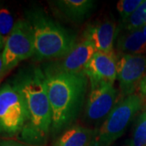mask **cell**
<instances>
[{
    "label": "cell",
    "mask_w": 146,
    "mask_h": 146,
    "mask_svg": "<svg viewBox=\"0 0 146 146\" xmlns=\"http://www.w3.org/2000/svg\"><path fill=\"white\" fill-rule=\"evenodd\" d=\"M118 33L119 29L115 21L104 20L86 27L82 38L91 43L97 51L111 52L114 50Z\"/></svg>",
    "instance_id": "30bf717a"
},
{
    "label": "cell",
    "mask_w": 146,
    "mask_h": 146,
    "mask_svg": "<svg viewBox=\"0 0 146 146\" xmlns=\"http://www.w3.org/2000/svg\"><path fill=\"white\" fill-rule=\"evenodd\" d=\"M122 146H133V145H132V143H131V141H127L126 144H124Z\"/></svg>",
    "instance_id": "603a6c76"
},
{
    "label": "cell",
    "mask_w": 146,
    "mask_h": 146,
    "mask_svg": "<svg viewBox=\"0 0 146 146\" xmlns=\"http://www.w3.org/2000/svg\"><path fill=\"white\" fill-rule=\"evenodd\" d=\"M142 31H143V33H144V35H145V38H146V25L145 26H144L142 29Z\"/></svg>",
    "instance_id": "cb8c5ba5"
},
{
    "label": "cell",
    "mask_w": 146,
    "mask_h": 146,
    "mask_svg": "<svg viewBox=\"0 0 146 146\" xmlns=\"http://www.w3.org/2000/svg\"><path fill=\"white\" fill-rule=\"evenodd\" d=\"M3 47H4V44H3V41H2V40H1V38H0V52H2V51H3Z\"/></svg>",
    "instance_id": "7402d4cb"
},
{
    "label": "cell",
    "mask_w": 146,
    "mask_h": 146,
    "mask_svg": "<svg viewBox=\"0 0 146 146\" xmlns=\"http://www.w3.org/2000/svg\"><path fill=\"white\" fill-rule=\"evenodd\" d=\"M144 0H121L117 3V10L120 15L122 24H124L130 16L138 8Z\"/></svg>",
    "instance_id": "ac0fdd59"
},
{
    "label": "cell",
    "mask_w": 146,
    "mask_h": 146,
    "mask_svg": "<svg viewBox=\"0 0 146 146\" xmlns=\"http://www.w3.org/2000/svg\"><path fill=\"white\" fill-rule=\"evenodd\" d=\"M11 82L23 94L28 113L20 139L29 145H44L51 134L52 113L42 69L35 66L24 68Z\"/></svg>",
    "instance_id": "6da1fadb"
},
{
    "label": "cell",
    "mask_w": 146,
    "mask_h": 146,
    "mask_svg": "<svg viewBox=\"0 0 146 146\" xmlns=\"http://www.w3.org/2000/svg\"><path fill=\"white\" fill-rule=\"evenodd\" d=\"M118 55L111 52L96 51L84 70L89 80L113 84L117 79Z\"/></svg>",
    "instance_id": "9c48e42d"
},
{
    "label": "cell",
    "mask_w": 146,
    "mask_h": 146,
    "mask_svg": "<svg viewBox=\"0 0 146 146\" xmlns=\"http://www.w3.org/2000/svg\"><path fill=\"white\" fill-rule=\"evenodd\" d=\"M95 130L72 125L60 134L54 146H93Z\"/></svg>",
    "instance_id": "5bb4252c"
},
{
    "label": "cell",
    "mask_w": 146,
    "mask_h": 146,
    "mask_svg": "<svg viewBox=\"0 0 146 146\" xmlns=\"http://www.w3.org/2000/svg\"><path fill=\"white\" fill-rule=\"evenodd\" d=\"M0 146H31V145H26V144H23V143H20V142H17V141L5 140V141H0Z\"/></svg>",
    "instance_id": "ffe728a7"
},
{
    "label": "cell",
    "mask_w": 146,
    "mask_h": 146,
    "mask_svg": "<svg viewBox=\"0 0 146 146\" xmlns=\"http://www.w3.org/2000/svg\"><path fill=\"white\" fill-rule=\"evenodd\" d=\"M97 50L87 41L82 40L65 57L57 59L54 63L47 64V67L54 71L63 72H83L87 63Z\"/></svg>",
    "instance_id": "8fae6325"
},
{
    "label": "cell",
    "mask_w": 146,
    "mask_h": 146,
    "mask_svg": "<svg viewBox=\"0 0 146 146\" xmlns=\"http://www.w3.org/2000/svg\"><path fill=\"white\" fill-rule=\"evenodd\" d=\"M52 3L65 18L73 22L84 21L95 7V2L91 0H57Z\"/></svg>",
    "instance_id": "4fadbf2b"
},
{
    "label": "cell",
    "mask_w": 146,
    "mask_h": 146,
    "mask_svg": "<svg viewBox=\"0 0 146 146\" xmlns=\"http://www.w3.org/2000/svg\"><path fill=\"white\" fill-rule=\"evenodd\" d=\"M115 43L118 54L132 55L146 54V38L142 29L132 31L119 29Z\"/></svg>",
    "instance_id": "7c38bea8"
},
{
    "label": "cell",
    "mask_w": 146,
    "mask_h": 146,
    "mask_svg": "<svg viewBox=\"0 0 146 146\" xmlns=\"http://www.w3.org/2000/svg\"><path fill=\"white\" fill-rule=\"evenodd\" d=\"M14 18L5 7H0V38L5 45L15 26Z\"/></svg>",
    "instance_id": "2e32d148"
},
{
    "label": "cell",
    "mask_w": 146,
    "mask_h": 146,
    "mask_svg": "<svg viewBox=\"0 0 146 146\" xmlns=\"http://www.w3.org/2000/svg\"><path fill=\"white\" fill-rule=\"evenodd\" d=\"M143 109L140 95L135 93L115 105L98 129L95 130L93 146H110L123 136L131 121Z\"/></svg>",
    "instance_id": "277c9868"
},
{
    "label": "cell",
    "mask_w": 146,
    "mask_h": 146,
    "mask_svg": "<svg viewBox=\"0 0 146 146\" xmlns=\"http://www.w3.org/2000/svg\"><path fill=\"white\" fill-rule=\"evenodd\" d=\"M33 55L34 42L31 26L27 20H18L2 51L5 72L11 71L21 62Z\"/></svg>",
    "instance_id": "8992f818"
},
{
    "label": "cell",
    "mask_w": 146,
    "mask_h": 146,
    "mask_svg": "<svg viewBox=\"0 0 146 146\" xmlns=\"http://www.w3.org/2000/svg\"><path fill=\"white\" fill-rule=\"evenodd\" d=\"M131 143L133 146H146V110L137 119Z\"/></svg>",
    "instance_id": "e0dca14e"
},
{
    "label": "cell",
    "mask_w": 146,
    "mask_h": 146,
    "mask_svg": "<svg viewBox=\"0 0 146 146\" xmlns=\"http://www.w3.org/2000/svg\"><path fill=\"white\" fill-rule=\"evenodd\" d=\"M146 25V0L138 7L124 24H122L120 29L126 31H132L141 29Z\"/></svg>",
    "instance_id": "9a60e30c"
},
{
    "label": "cell",
    "mask_w": 146,
    "mask_h": 146,
    "mask_svg": "<svg viewBox=\"0 0 146 146\" xmlns=\"http://www.w3.org/2000/svg\"><path fill=\"white\" fill-rule=\"evenodd\" d=\"M27 21L33 32L34 56L39 61L65 57L76 44V35L42 9L28 11Z\"/></svg>",
    "instance_id": "3957f363"
},
{
    "label": "cell",
    "mask_w": 146,
    "mask_h": 146,
    "mask_svg": "<svg viewBox=\"0 0 146 146\" xmlns=\"http://www.w3.org/2000/svg\"><path fill=\"white\" fill-rule=\"evenodd\" d=\"M117 79L119 80L118 102L135 94L146 74V54H117Z\"/></svg>",
    "instance_id": "ba28073f"
},
{
    "label": "cell",
    "mask_w": 146,
    "mask_h": 146,
    "mask_svg": "<svg viewBox=\"0 0 146 146\" xmlns=\"http://www.w3.org/2000/svg\"><path fill=\"white\" fill-rule=\"evenodd\" d=\"M84 117L89 123H98L106 119L118 102L119 91L113 84L89 80Z\"/></svg>",
    "instance_id": "52a82bcc"
},
{
    "label": "cell",
    "mask_w": 146,
    "mask_h": 146,
    "mask_svg": "<svg viewBox=\"0 0 146 146\" xmlns=\"http://www.w3.org/2000/svg\"><path fill=\"white\" fill-rule=\"evenodd\" d=\"M52 113L51 134L57 136L72 127L83 108L89 85L84 72L54 71L42 68Z\"/></svg>",
    "instance_id": "7a4b0ae2"
},
{
    "label": "cell",
    "mask_w": 146,
    "mask_h": 146,
    "mask_svg": "<svg viewBox=\"0 0 146 146\" xmlns=\"http://www.w3.org/2000/svg\"><path fill=\"white\" fill-rule=\"evenodd\" d=\"M28 119L23 94L12 82L0 87V136L12 138L20 136Z\"/></svg>",
    "instance_id": "5b68a950"
},
{
    "label": "cell",
    "mask_w": 146,
    "mask_h": 146,
    "mask_svg": "<svg viewBox=\"0 0 146 146\" xmlns=\"http://www.w3.org/2000/svg\"><path fill=\"white\" fill-rule=\"evenodd\" d=\"M138 93L137 94L140 95V97L143 102V108L145 107L146 110V74L145 76L141 80V83L139 84V87L137 89Z\"/></svg>",
    "instance_id": "d6986e66"
},
{
    "label": "cell",
    "mask_w": 146,
    "mask_h": 146,
    "mask_svg": "<svg viewBox=\"0 0 146 146\" xmlns=\"http://www.w3.org/2000/svg\"><path fill=\"white\" fill-rule=\"evenodd\" d=\"M7 73L5 72L4 67H3V56H2V52H0V79L2 78L4 75Z\"/></svg>",
    "instance_id": "44dd1931"
}]
</instances>
